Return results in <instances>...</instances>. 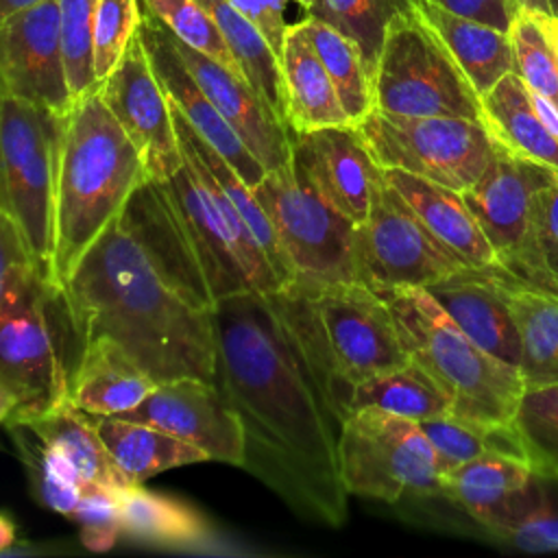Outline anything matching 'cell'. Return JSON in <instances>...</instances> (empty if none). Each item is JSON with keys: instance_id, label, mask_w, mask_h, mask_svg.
<instances>
[{"instance_id": "obj_13", "label": "cell", "mask_w": 558, "mask_h": 558, "mask_svg": "<svg viewBox=\"0 0 558 558\" xmlns=\"http://www.w3.org/2000/svg\"><path fill=\"white\" fill-rule=\"evenodd\" d=\"M549 172L497 144L482 177L462 192L506 275L543 292L547 283L534 242V196Z\"/></svg>"}, {"instance_id": "obj_20", "label": "cell", "mask_w": 558, "mask_h": 558, "mask_svg": "<svg viewBox=\"0 0 558 558\" xmlns=\"http://www.w3.org/2000/svg\"><path fill=\"white\" fill-rule=\"evenodd\" d=\"M174 46L198 87L214 102L229 126L240 135L255 159L266 170L286 166L292 157L294 133L277 120V116L255 94V89L242 76L229 72L225 65L179 41L177 37Z\"/></svg>"}, {"instance_id": "obj_30", "label": "cell", "mask_w": 558, "mask_h": 558, "mask_svg": "<svg viewBox=\"0 0 558 558\" xmlns=\"http://www.w3.org/2000/svg\"><path fill=\"white\" fill-rule=\"evenodd\" d=\"M506 299L519 333L523 386L558 384V296L506 281Z\"/></svg>"}, {"instance_id": "obj_14", "label": "cell", "mask_w": 558, "mask_h": 558, "mask_svg": "<svg viewBox=\"0 0 558 558\" xmlns=\"http://www.w3.org/2000/svg\"><path fill=\"white\" fill-rule=\"evenodd\" d=\"M98 92L140 153L148 179L163 181L183 166L170 100L153 70L140 31Z\"/></svg>"}, {"instance_id": "obj_38", "label": "cell", "mask_w": 558, "mask_h": 558, "mask_svg": "<svg viewBox=\"0 0 558 558\" xmlns=\"http://www.w3.org/2000/svg\"><path fill=\"white\" fill-rule=\"evenodd\" d=\"M512 425L534 475L558 480V384L525 388Z\"/></svg>"}, {"instance_id": "obj_26", "label": "cell", "mask_w": 558, "mask_h": 558, "mask_svg": "<svg viewBox=\"0 0 558 558\" xmlns=\"http://www.w3.org/2000/svg\"><path fill=\"white\" fill-rule=\"evenodd\" d=\"M279 68L286 96V122L292 133L351 124L301 22L286 28Z\"/></svg>"}, {"instance_id": "obj_21", "label": "cell", "mask_w": 558, "mask_h": 558, "mask_svg": "<svg viewBox=\"0 0 558 558\" xmlns=\"http://www.w3.org/2000/svg\"><path fill=\"white\" fill-rule=\"evenodd\" d=\"M388 185L408 203L414 216L423 222V227L466 268L480 270L486 275L504 277L493 246L482 233L475 216L464 203L462 192H456L447 185L434 183L429 179L410 174L397 168H381Z\"/></svg>"}, {"instance_id": "obj_2", "label": "cell", "mask_w": 558, "mask_h": 558, "mask_svg": "<svg viewBox=\"0 0 558 558\" xmlns=\"http://www.w3.org/2000/svg\"><path fill=\"white\" fill-rule=\"evenodd\" d=\"M54 288L70 329L72 362L85 344L107 338L157 384L216 379L214 305L159 255L129 203Z\"/></svg>"}, {"instance_id": "obj_52", "label": "cell", "mask_w": 558, "mask_h": 558, "mask_svg": "<svg viewBox=\"0 0 558 558\" xmlns=\"http://www.w3.org/2000/svg\"><path fill=\"white\" fill-rule=\"evenodd\" d=\"M514 7L519 11H525V13H532L536 17H551V11H549V4L547 0H512Z\"/></svg>"}, {"instance_id": "obj_19", "label": "cell", "mask_w": 558, "mask_h": 558, "mask_svg": "<svg viewBox=\"0 0 558 558\" xmlns=\"http://www.w3.org/2000/svg\"><path fill=\"white\" fill-rule=\"evenodd\" d=\"M292 150L327 201L351 222L362 225L381 179V168L360 129L344 124L294 133Z\"/></svg>"}, {"instance_id": "obj_27", "label": "cell", "mask_w": 558, "mask_h": 558, "mask_svg": "<svg viewBox=\"0 0 558 558\" xmlns=\"http://www.w3.org/2000/svg\"><path fill=\"white\" fill-rule=\"evenodd\" d=\"M412 9L442 39L480 98L508 72H514L510 31L460 15L429 0H412Z\"/></svg>"}, {"instance_id": "obj_31", "label": "cell", "mask_w": 558, "mask_h": 558, "mask_svg": "<svg viewBox=\"0 0 558 558\" xmlns=\"http://www.w3.org/2000/svg\"><path fill=\"white\" fill-rule=\"evenodd\" d=\"M360 408H377L416 423L453 412L449 395L414 360L353 386L349 412Z\"/></svg>"}, {"instance_id": "obj_56", "label": "cell", "mask_w": 558, "mask_h": 558, "mask_svg": "<svg viewBox=\"0 0 558 558\" xmlns=\"http://www.w3.org/2000/svg\"><path fill=\"white\" fill-rule=\"evenodd\" d=\"M294 2H296V4H301V7L307 11V9H310V7H312L316 0H294Z\"/></svg>"}, {"instance_id": "obj_50", "label": "cell", "mask_w": 558, "mask_h": 558, "mask_svg": "<svg viewBox=\"0 0 558 558\" xmlns=\"http://www.w3.org/2000/svg\"><path fill=\"white\" fill-rule=\"evenodd\" d=\"M41 2L44 0H0V24L17 13H24V11L41 4Z\"/></svg>"}, {"instance_id": "obj_55", "label": "cell", "mask_w": 558, "mask_h": 558, "mask_svg": "<svg viewBox=\"0 0 558 558\" xmlns=\"http://www.w3.org/2000/svg\"><path fill=\"white\" fill-rule=\"evenodd\" d=\"M547 4H549V11H551V17L558 20V0H547Z\"/></svg>"}, {"instance_id": "obj_48", "label": "cell", "mask_w": 558, "mask_h": 558, "mask_svg": "<svg viewBox=\"0 0 558 558\" xmlns=\"http://www.w3.org/2000/svg\"><path fill=\"white\" fill-rule=\"evenodd\" d=\"M26 259H31V257H28V251H26V244H24V238H22L17 225L11 220V216L4 209H0V299H2V292L7 288L13 266L20 262H26Z\"/></svg>"}, {"instance_id": "obj_43", "label": "cell", "mask_w": 558, "mask_h": 558, "mask_svg": "<svg viewBox=\"0 0 558 558\" xmlns=\"http://www.w3.org/2000/svg\"><path fill=\"white\" fill-rule=\"evenodd\" d=\"M490 536L527 554L558 551V512L543 495L534 493L532 499L501 521Z\"/></svg>"}, {"instance_id": "obj_1", "label": "cell", "mask_w": 558, "mask_h": 558, "mask_svg": "<svg viewBox=\"0 0 558 558\" xmlns=\"http://www.w3.org/2000/svg\"><path fill=\"white\" fill-rule=\"evenodd\" d=\"M211 316L214 381L242 423V469L303 521L344 525L338 436L351 390L331 366L307 292L248 290L216 301Z\"/></svg>"}, {"instance_id": "obj_46", "label": "cell", "mask_w": 558, "mask_h": 558, "mask_svg": "<svg viewBox=\"0 0 558 558\" xmlns=\"http://www.w3.org/2000/svg\"><path fill=\"white\" fill-rule=\"evenodd\" d=\"M68 519L78 525H120L122 527L118 495L102 488L85 486L76 508L70 512Z\"/></svg>"}, {"instance_id": "obj_17", "label": "cell", "mask_w": 558, "mask_h": 558, "mask_svg": "<svg viewBox=\"0 0 558 558\" xmlns=\"http://www.w3.org/2000/svg\"><path fill=\"white\" fill-rule=\"evenodd\" d=\"M157 185L201 264L214 301L248 292L235 240L198 172L183 159V166Z\"/></svg>"}, {"instance_id": "obj_11", "label": "cell", "mask_w": 558, "mask_h": 558, "mask_svg": "<svg viewBox=\"0 0 558 558\" xmlns=\"http://www.w3.org/2000/svg\"><path fill=\"white\" fill-rule=\"evenodd\" d=\"M381 179L368 216L355 229V279L384 294L397 288H429L464 270Z\"/></svg>"}, {"instance_id": "obj_15", "label": "cell", "mask_w": 558, "mask_h": 558, "mask_svg": "<svg viewBox=\"0 0 558 558\" xmlns=\"http://www.w3.org/2000/svg\"><path fill=\"white\" fill-rule=\"evenodd\" d=\"M118 416L159 427L192 442L209 460L233 466L244 464L242 423L216 381L198 377L161 381L137 408Z\"/></svg>"}, {"instance_id": "obj_40", "label": "cell", "mask_w": 558, "mask_h": 558, "mask_svg": "<svg viewBox=\"0 0 558 558\" xmlns=\"http://www.w3.org/2000/svg\"><path fill=\"white\" fill-rule=\"evenodd\" d=\"M140 9L157 17L179 41L201 50L229 72L244 78L242 68L227 46L222 33L198 0H140Z\"/></svg>"}, {"instance_id": "obj_22", "label": "cell", "mask_w": 558, "mask_h": 558, "mask_svg": "<svg viewBox=\"0 0 558 558\" xmlns=\"http://www.w3.org/2000/svg\"><path fill=\"white\" fill-rule=\"evenodd\" d=\"M506 281L510 279L464 268L427 290L475 344L519 368L521 344L506 299Z\"/></svg>"}, {"instance_id": "obj_28", "label": "cell", "mask_w": 558, "mask_h": 558, "mask_svg": "<svg viewBox=\"0 0 558 558\" xmlns=\"http://www.w3.org/2000/svg\"><path fill=\"white\" fill-rule=\"evenodd\" d=\"M20 423L33 429L41 442L65 456L85 486L116 495L129 486L98 434L96 416L83 412L70 399Z\"/></svg>"}, {"instance_id": "obj_6", "label": "cell", "mask_w": 558, "mask_h": 558, "mask_svg": "<svg viewBox=\"0 0 558 558\" xmlns=\"http://www.w3.org/2000/svg\"><path fill=\"white\" fill-rule=\"evenodd\" d=\"M377 111L484 122L482 98L442 39L410 9L392 17L373 76Z\"/></svg>"}, {"instance_id": "obj_3", "label": "cell", "mask_w": 558, "mask_h": 558, "mask_svg": "<svg viewBox=\"0 0 558 558\" xmlns=\"http://www.w3.org/2000/svg\"><path fill=\"white\" fill-rule=\"evenodd\" d=\"M148 181L144 161L98 89L63 113L54 179L48 279L61 286L92 244Z\"/></svg>"}, {"instance_id": "obj_8", "label": "cell", "mask_w": 558, "mask_h": 558, "mask_svg": "<svg viewBox=\"0 0 558 558\" xmlns=\"http://www.w3.org/2000/svg\"><path fill=\"white\" fill-rule=\"evenodd\" d=\"M63 116L0 92V209L17 225L31 262L48 277Z\"/></svg>"}, {"instance_id": "obj_45", "label": "cell", "mask_w": 558, "mask_h": 558, "mask_svg": "<svg viewBox=\"0 0 558 558\" xmlns=\"http://www.w3.org/2000/svg\"><path fill=\"white\" fill-rule=\"evenodd\" d=\"M253 26L259 28V33L266 37L270 48L275 50L277 59L281 54L283 37H286V20L283 9L286 0H229Z\"/></svg>"}, {"instance_id": "obj_18", "label": "cell", "mask_w": 558, "mask_h": 558, "mask_svg": "<svg viewBox=\"0 0 558 558\" xmlns=\"http://www.w3.org/2000/svg\"><path fill=\"white\" fill-rule=\"evenodd\" d=\"M140 35L168 100L181 111L190 126L240 172L248 185L259 183L268 170L255 159L240 135L198 87L174 46L172 33L157 17L142 11Z\"/></svg>"}, {"instance_id": "obj_12", "label": "cell", "mask_w": 558, "mask_h": 558, "mask_svg": "<svg viewBox=\"0 0 558 558\" xmlns=\"http://www.w3.org/2000/svg\"><path fill=\"white\" fill-rule=\"evenodd\" d=\"M301 290L310 296L331 366L349 390L410 360L388 301L366 283L340 281Z\"/></svg>"}, {"instance_id": "obj_44", "label": "cell", "mask_w": 558, "mask_h": 558, "mask_svg": "<svg viewBox=\"0 0 558 558\" xmlns=\"http://www.w3.org/2000/svg\"><path fill=\"white\" fill-rule=\"evenodd\" d=\"M534 242L547 292L558 296V172H549L536 190Z\"/></svg>"}, {"instance_id": "obj_29", "label": "cell", "mask_w": 558, "mask_h": 558, "mask_svg": "<svg viewBox=\"0 0 558 558\" xmlns=\"http://www.w3.org/2000/svg\"><path fill=\"white\" fill-rule=\"evenodd\" d=\"M98 434L129 484H144L163 471L209 460L203 449L159 427L120 418L96 416Z\"/></svg>"}, {"instance_id": "obj_23", "label": "cell", "mask_w": 558, "mask_h": 558, "mask_svg": "<svg viewBox=\"0 0 558 558\" xmlns=\"http://www.w3.org/2000/svg\"><path fill=\"white\" fill-rule=\"evenodd\" d=\"M484 124L499 146L558 172V113L508 72L482 96Z\"/></svg>"}, {"instance_id": "obj_24", "label": "cell", "mask_w": 558, "mask_h": 558, "mask_svg": "<svg viewBox=\"0 0 558 558\" xmlns=\"http://www.w3.org/2000/svg\"><path fill=\"white\" fill-rule=\"evenodd\" d=\"M534 471L525 460L482 456L440 480V495L458 504L488 534L534 495Z\"/></svg>"}, {"instance_id": "obj_47", "label": "cell", "mask_w": 558, "mask_h": 558, "mask_svg": "<svg viewBox=\"0 0 558 558\" xmlns=\"http://www.w3.org/2000/svg\"><path fill=\"white\" fill-rule=\"evenodd\" d=\"M429 2H436L460 15L486 22L501 31H510L512 20L519 13L512 0H429Z\"/></svg>"}, {"instance_id": "obj_5", "label": "cell", "mask_w": 558, "mask_h": 558, "mask_svg": "<svg viewBox=\"0 0 558 558\" xmlns=\"http://www.w3.org/2000/svg\"><path fill=\"white\" fill-rule=\"evenodd\" d=\"M70 329L54 283L31 262L13 266L0 299V390L20 423L68 399Z\"/></svg>"}, {"instance_id": "obj_7", "label": "cell", "mask_w": 558, "mask_h": 558, "mask_svg": "<svg viewBox=\"0 0 558 558\" xmlns=\"http://www.w3.org/2000/svg\"><path fill=\"white\" fill-rule=\"evenodd\" d=\"M253 192L266 209L292 268V286L320 288L355 279V229L316 187L292 150L286 166L268 170Z\"/></svg>"}, {"instance_id": "obj_25", "label": "cell", "mask_w": 558, "mask_h": 558, "mask_svg": "<svg viewBox=\"0 0 558 558\" xmlns=\"http://www.w3.org/2000/svg\"><path fill=\"white\" fill-rule=\"evenodd\" d=\"M157 381L116 342L85 344L70 368L68 399L87 414L118 416L137 408Z\"/></svg>"}, {"instance_id": "obj_49", "label": "cell", "mask_w": 558, "mask_h": 558, "mask_svg": "<svg viewBox=\"0 0 558 558\" xmlns=\"http://www.w3.org/2000/svg\"><path fill=\"white\" fill-rule=\"evenodd\" d=\"M120 525H81V541L92 551H107L116 545Z\"/></svg>"}, {"instance_id": "obj_9", "label": "cell", "mask_w": 558, "mask_h": 558, "mask_svg": "<svg viewBox=\"0 0 558 558\" xmlns=\"http://www.w3.org/2000/svg\"><path fill=\"white\" fill-rule=\"evenodd\" d=\"M338 462L349 495L386 504L405 495H440V462L421 425L377 408L347 414Z\"/></svg>"}, {"instance_id": "obj_36", "label": "cell", "mask_w": 558, "mask_h": 558, "mask_svg": "<svg viewBox=\"0 0 558 558\" xmlns=\"http://www.w3.org/2000/svg\"><path fill=\"white\" fill-rule=\"evenodd\" d=\"M7 427L13 434V442L26 469L28 486L37 501L63 517H70L85 490L74 464L41 442L26 425L9 423Z\"/></svg>"}, {"instance_id": "obj_10", "label": "cell", "mask_w": 558, "mask_h": 558, "mask_svg": "<svg viewBox=\"0 0 558 558\" xmlns=\"http://www.w3.org/2000/svg\"><path fill=\"white\" fill-rule=\"evenodd\" d=\"M355 126L379 168L405 170L456 192L469 190L497 150L482 120L403 118L373 109Z\"/></svg>"}, {"instance_id": "obj_4", "label": "cell", "mask_w": 558, "mask_h": 558, "mask_svg": "<svg viewBox=\"0 0 558 558\" xmlns=\"http://www.w3.org/2000/svg\"><path fill=\"white\" fill-rule=\"evenodd\" d=\"M381 296L390 305L408 357L449 395L456 416L512 423L525 390L519 368L475 344L427 288H397Z\"/></svg>"}, {"instance_id": "obj_42", "label": "cell", "mask_w": 558, "mask_h": 558, "mask_svg": "<svg viewBox=\"0 0 558 558\" xmlns=\"http://www.w3.org/2000/svg\"><path fill=\"white\" fill-rule=\"evenodd\" d=\"M140 24V0H96L92 20V63L98 85L120 63Z\"/></svg>"}, {"instance_id": "obj_32", "label": "cell", "mask_w": 558, "mask_h": 558, "mask_svg": "<svg viewBox=\"0 0 558 558\" xmlns=\"http://www.w3.org/2000/svg\"><path fill=\"white\" fill-rule=\"evenodd\" d=\"M198 2L216 22L235 61L240 63L248 85L268 105V109L277 116V120L288 126L281 68L266 37L229 0H198Z\"/></svg>"}, {"instance_id": "obj_41", "label": "cell", "mask_w": 558, "mask_h": 558, "mask_svg": "<svg viewBox=\"0 0 558 558\" xmlns=\"http://www.w3.org/2000/svg\"><path fill=\"white\" fill-rule=\"evenodd\" d=\"M61 50L72 105L98 89L92 63V20L96 0H57Z\"/></svg>"}, {"instance_id": "obj_16", "label": "cell", "mask_w": 558, "mask_h": 558, "mask_svg": "<svg viewBox=\"0 0 558 558\" xmlns=\"http://www.w3.org/2000/svg\"><path fill=\"white\" fill-rule=\"evenodd\" d=\"M0 92L61 116L70 111L57 0H44L0 24Z\"/></svg>"}, {"instance_id": "obj_35", "label": "cell", "mask_w": 558, "mask_h": 558, "mask_svg": "<svg viewBox=\"0 0 558 558\" xmlns=\"http://www.w3.org/2000/svg\"><path fill=\"white\" fill-rule=\"evenodd\" d=\"M301 26L323 61L351 124H360L373 111L375 102L373 81L357 44L314 15H305Z\"/></svg>"}, {"instance_id": "obj_39", "label": "cell", "mask_w": 558, "mask_h": 558, "mask_svg": "<svg viewBox=\"0 0 558 558\" xmlns=\"http://www.w3.org/2000/svg\"><path fill=\"white\" fill-rule=\"evenodd\" d=\"M514 72L527 89L558 113V46L541 17L519 11L510 26Z\"/></svg>"}, {"instance_id": "obj_37", "label": "cell", "mask_w": 558, "mask_h": 558, "mask_svg": "<svg viewBox=\"0 0 558 558\" xmlns=\"http://www.w3.org/2000/svg\"><path fill=\"white\" fill-rule=\"evenodd\" d=\"M410 9L412 0H316L305 13L353 39L373 81L388 24L395 15Z\"/></svg>"}, {"instance_id": "obj_51", "label": "cell", "mask_w": 558, "mask_h": 558, "mask_svg": "<svg viewBox=\"0 0 558 558\" xmlns=\"http://www.w3.org/2000/svg\"><path fill=\"white\" fill-rule=\"evenodd\" d=\"M15 545V523L0 512V554L11 551V547Z\"/></svg>"}, {"instance_id": "obj_53", "label": "cell", "mask_w": 558, "mask_h": 558, "mask_svg": "<svg viewBox=\"0 0 558 558\" xmlns=\"http://www.w3.org/2000/svg\"><path fill=\"white\" fill-rule=\"evenodd\" d=\"M13 410H15L13 399L4 390H0V425H7V421L13 414Z\"/></svg>"}, {"instance_id": "obj_34", "label": "cell", "mask_w": 558, "mask_h": 558, "mask_svg": "<svg viewBox=\"0 0 558 558\" xmlns=\"http://www.w3.org/2000/svg\"><path fill=\"white\" fill-rule=\"evenodd\" d=\"M418 425L438 456L442 475L482 456H508L527 462L523 442L512 423H482L451 412Z\"/></svg>"}, {"instance_id": "obj_54", "label": "cell", "mask_w": 558, "mask_h": 558, "mask_svg": "<svg viewBox=\"0 0 558 558\" xmlns=\"http://www.w3.org/2000/svg\"><path fill=\"white\" fill-rule=\"evenodd\" d=\"M541 22H543V26L549 31L551 39H554L556 46H558V20H554V17H541Z\"/></svg>"}, {"instance_id": "obj_33", "label": "cell", "mask_w": 558, "mask_h": 558, "mask_svg": "<svg viewBox=\"0 0 558 558\" xmlns=\"http://www.w3.org/2000/svg\"><path fill=\"white\" fill-rule=\"evenodd\" d=\"M122 532L144 543L190 545L198 543L207 527L203 517L179 499L150 493L142 484H129L118 493Z\"/></svg>"}]
</instances>
